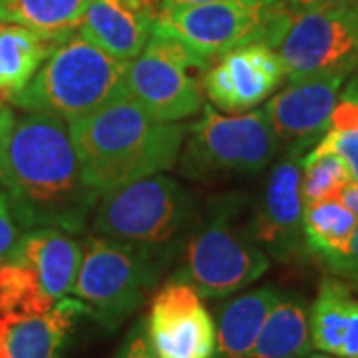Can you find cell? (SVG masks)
I'll list each match as a JSON object with an SVG mask.
<instances>
[{"label":"cell","instance_id":"obj_1","mask_svg":"<svg viewBox=\"0 0 358 358\" xmlns=\"http://www.w3.org/2000/svg\"><path fill=\"white\" fill-rule=\"evenodd\" d=\"M0 189L24 229L56 227L70 235L88 229L102 197L82 178L64 122L28 112L14 122Z\"/></svg>","mask_w":358,"mask_h":358},{"label":"cell","instance_id":"obj_2","mask_svg":"<svg viewBox=\"0 0 358 358\" xmlns=\"http://www.w3.org/2000/svg\"><path fill=\"white\" fill-rule=\"evenodd\" d=\"M82 178L100 195L164 173L178 164L189 126L159 122L124 88L96 112L68 126Z\"/></svg>","mask_w":358,"mask_h":358},{"label":"cell","instance_id":"obj_3","mask_svg":"<svg viewBox=\"0 0 358 358\" xmlns=\"http://www.w3.org/2000/svg\"><path fill=\"white\" fill-rule=\"evenodd\" d=\"M249 207L239 193L213 197L195 221L171 279L192 285L201 299H225L259 281L271 261L251 235Z\"/></svg>","mask_w":358,"mask_h":358},{"label":"cell","instance_id":"obj_4","mask_svg":"<svg viewBox=\"0 0 358 358\" xmlns=\"http://www.w3.org/2000/svg\"><path fill=\"white\" fill-rule=\"evenodd\" d=\"M197 217L199 205L193 193L178 179L157 173L103 193L88 229L143 249L167 267L179 257Z\"/></svg>","mask_w":358,"mask_h":358},{"label":"cell","instance_id":"obj_5","mask_svg":"<svg viewBox=\"0 0 358 358\" xmlns=\"http://www.w3.org/2000/svg\"><path fill=\"white\" fill-rule=\"evenodd\" d=\"M129 62H122L80 34L60 42L10 103L28 114L62 120L86 117L122 90Z\"/></svg>","mask_w":358,"mask_h":358},{"label":"cell","instance_id":"obj_6","mask_svg":"<svg viewBox=\"0 0 358 358\" xmlns=\"http://www.w3.org/2000/svg\"><path fill=\"white\" fill-rule=\"evenodd\" d=\"M293 14L282 0H217L207 4H164L154 20L181 40L201 60L213 66L219 58L247 44L279 42Z\"/></svg>","mask_w":358,"mask_h":358},{"label":"cell","instance_id":"obj_7","mask_svg":"<svg viewBox=\"0 0 358 358\" xmlns=\"http://www.w3.org/2000/svg\"><path fill=\"white\" fill-rule=\"evenodd\" d=\"M164 271L166 265L143 249L88 235L82 241V265L70 294L86 315L115 331L141 307Z\"/></svg>","mask_w":358,"mask_h":358},{"label":"cell","instance_id":"obj_8","mask_svg":"<svg viewBox=\"0 0 358 358\" xmlns=\"http://www.w3.org/2000/svg\"><path fill=\"white\" fill-rule=\"evenodd\" d=\"M279 148L265 110L223 115L205 106L199 122L187 129L178 169L189 179L257 176L271 166Z\"/></svg>","mask_w":358,"mask_h":358},{"label":"cell","instance_id":"obj_9","mask_svg":"<svg viewBox=\"0 0 358 358\" xmlns=\"http://www.w3.org/2000/svg\"><path fill=\"white\" fill-rule=\"evenodd\" d=\"M209 68L181 40L154 26L143 52L128 64L122 88L155 120L179 122L205 108L197 74Z\"/></svg>","mask_w":358,"mask_h":358},{"label":"cell","instance_id":"obj_10","mask_svg":"<svg viewBox=\"0 0 358 358\" xmlns=\"http://www.w3.org/2000/svg\"><path fill=\"white\" fill-rule=\"evenodd\" d=\"M273 50L289 82L358 72V16L352 6L293 14Z\"/></svg>","mask_w":358,"mask_h":358},{"label":"cell","instance_id":"obj_11","mask_svg":"<svg viewBox=\"0 0 358 358\" xmlns=\"http://www.w3.org/2000/svg\"><path fill=\"white\" fill-rule=\"evenodd\" d=\"M143 322L157 358H215V320L187 282L169 279L154 294Z\"/></svg>","mask_w":358,"mask_h":358},{"label":"cell","instance_id":"obj_12","mask_svg":"<svg viewBox=\"0 0 358 358\" xmlns=\"http://www.w3.org/2000/svg\"><path fill=\"white\" fill-rule=\"evenodd\" d=\"M287 78L279 54L263 42L247 44L219 58L201 78L213 108L241 115L263 103Z\"/></svg>","mask_w":358,"mask_h":358},{"label":"cell","instance_id":"obj_13","mask_svg":"<svg viewBox=\"0 0 358 358\" xmlns=\"http://www.w3.org/2000/svg\"><path fill=\"white\" fill-rule=\"evenodd\" d=\"M346 74H324L294 80L265 106L279 145L289 154L303 155L313 150L331 129L333 114Z\"/></svg>","mask_w":358,"mask_h":358},{"label":"cell","instance_id":"obj_14","mask_svg":"<svg viewBox=\"0 0 358 358\" xmlns=\"http://www.w3.org/2000/svg\"><path fill=\"white\" fill-rule=\"evenodd\" d=\"M301 157L285 154L268 173L257 205L251 209V235L257 245L279 261L299 255L303 237V195H301Z\"/></svg>","mask_w":358,"mask_h":358},{"label":"cell","instance_id":"obj_15","mask_svg":"<svg viewBox=\"0 0 358 358\" xmlns=\"http://www.w3.org/2000/svg\"><path fill=\"white\" fill-rule=\"evenodd\" d=\"M164 0H92L80 20L78 34L122 62L138 58Z\"/></svg>","mask_w":358,"mask_h":358},{"label":"cell","instance_id":"obj_16","mask_svg":"<svg viewBox=\"0 0 358 358\" xmlns=\"http://www.w3.org/2000/svg\"><path fill=\"white\" fill-rule=\"evenodd\" d=\"M80 315L86 308L76 299H60L42 315H0V358H60Z\"/></svg>","mask_w":358,"mask_h":358},{"label":"cell","instance_id":"obj_17","mask_svg":"<svg viewBox=\"0 0 358 358\" xmlns=\"http://www.w3.org/2000/svg\"><path fill=\"white\" fill-rule=\"evenodd\" d=\"M10 263L32 268L44 293L58 303L72 293L82 265V243L56 227H32L24 231Z\"/></svg>","mask_w":358,"mask_h":358},{"label":"cell","instance_id":"obj_18","mask_svg":"<svg viewBox=\"0 0 358 358\" xmlns=\"http://www.w3.org/2000/svg\"><path fill=\"white\" fill-rule=\"evenodd\" d=\"M308 320L313 348L331 357L358 358V294L350 282L324 277Z\"/></svg>","mask_w":358,"mask_h":358},{"label":"cell","instance_id":"obj_19","mask_svg":"<svg viewBox=\"0 0 358 358\" xmlns=\"http://www.w3.org/2000/svg\"><path fill=\"white\" fill-rule=\"evenodd\" d=\"M281 294V289L263 285L221 303L215 315V358L249 357L271 308L275 307Z\"/></svg>","mask_w":358,"mask_h":358},{"label":"cell","instance_id":"obj_20","mask_svg":"<svg viewBox=\"0 0 358 358\" xmlns=\"http://www.w3.org/2000/svg\"><path fill=\"white\" fill-rule=\"evenodd\" d=\"M308 315L303 296L282 291L247 358H307L313 350Z\"/></svg>","mask_w":358,"mask_h":358},{"label":"cell","instance_id":"obj_21","mask_svg":"<svg viewBox=\"0 0 358 358\" xmlns=\"http://www.w3.org/2000/svg\"><path fill=\"white\" fill-rule=\"evenodd\" d=\"M58 44L24 26L0 24V100L10 103Z\"/></svg>","mask_w":358,"mask_h":358},{"label":"cell","instance_id":"obj_22","mask_svg":"<svg viewBox=\"0 0 358 358\" xmlns=\"http://www.w3.org/2000/svg\"><path fill=\"white\" fill-rule=\"evenodd\" d=\"M92 0H0V22L18 24L64 42L78 30Z\"/></svg>","mask_w":358,"mask_h":358},{"label":"cell","instance_id":"obj_23","mask_svg":"<svg viewBox=\"0 0 358 358\" xmlns=\"http://www.w3.org/2000/svg\"><path fill=\"white\" fill-rule=\"evenodd\" d=\"M358 217L352 215L338 199L305 205L303 237L307 249L324 263L345 253L355 233Z\"/></svg>","mask_w":358,"mask_h":358},{"label":"cell","instance_id":"obj_24","mask_svg":"<svg viewBox=\"0 0 358 358\" xmlns=\"http://www.w3.org/2000/svg\"><path fill=\"white\" fill-rule=\"evenodd\" d=\"M301 195L305 205L336 199L345 183L352 179L345 159L320 143L301 157Z\"/></svg>","mask_w":358,"mask_h":358},{"label":"cell","instance_id":"obj_25","mask_svg":"<svg viewBox=\"0 0 358 358\" xmlns=\"http://www.w3.org/2000/svg\"><path fill=\"white\" fill-rule=\"evenodd\" d=\"M54 305L56 301L44 293L32 268L20 263H4L0 267V315H42Z\"/></svg>","mask_w":358,"mask_h":358},{"label":"cell","instance_id":"obj_26","mask_svg":"<svg viewBox=\"0 0 358 358\" xmlns=\"http://www.w3.org/2000/svg\"><path fill=\"white\" fill-rule=\"evenodd\" d=\"M24 231L22 223L14 215L13 207L6 199V193L0 189V263L13 261Z\"/></svg>","mask_w":358,"mask_h":358},{"label":"cell","instance_id":"obj_27","mask_svg":"<svg viewBox=\"0 0 358 358\" xmlns=\"http://www.w3.org/2000/svg\"><path fill=\"white\" fill-rule=\"evenodd\" d=\"M320 145H324L327 150H331L334 154H338L345 164L350 169L352 179L358 181V136L355 134H338L329 129L319 140Z\"/></svg>","mask_w":358,"mask_h":358},{"label":"cell","instance_id":"obj_28","mask_svg":"<svg viewBox=\"0 0 358 358\" xmlns=\"http://www.w3.org/2000/svg\"><path fill=\"white\" fill-rule=\"evenodd\" d=\"M322 265L329 268L334 277L358 285V223L357 227H355L352 237H350V241H348V247H346L345 253L324 261Z\"/></svg>","mask_w":358,"mask_h":358},{"label":"cell","instance_id":"obj_29","mask_svg":"<svg viewBox=\"0 0 358 358\" xmlns=\"http://www.w3.org/2000/svg\"><path fill=\"white\" fill-rule=\"evenodd\" d=\"M114 358H157L152 350V345L145 334V322L140 320L129 334L126 336L124 345L115 352Z\"/></svg>","mask_w":358,"mask_h":358},{"label":"cell","instance_id":"obj_30","mask_svg":"<svg viewBox=\"0 0 358 358\" xmlns=\"http://www.w3.org/2000/svg\"><path fill=\"white\" fill-rule=\"evenodd\" d=\"M14 122H16L14 110L8 106V102L0 100V169H2V164H4V155H6L8 141H10Z\"/></svg>","mask_w":358,"mask_h":358},{"label":"cell","instance_id":"obj_31","mask_svg":"<svg viewBox=\"0 0 358 358\" xmlns=\"http://www.w3.org/2000/svg\"><path fill=\"white\" fill-rule=\"evenodd\" d=\"M291 13H307L320 8H336V6H352L355 0H282Z\"/></svg>","mask_w":358,"mask_h":358},{"label":"cell","instance_id":"obj_32","mask_svg":"<svg viewBox=\"0 0 358 358\" xmlns=\"http://www.w3.org/2000/svg\"><path fill=\"white\" fill-rule=\"evenodd\" d=\"M341 203L345 205L346 209L357 215L358 217V181L357 179H350L348 183H345V187L341 189L338 197H336Z\"/></svg>","mask_w":358,"mask_h":358},{"label":"cell","instance_id":"obj_33","mask_svg":"<svg viewBox=\"0 0 358 358\" xmlns=\"http://www.w3.org/2000/svg\"><path fill=\"white\" fill-rule=\"evenodd\" d=\"M217 0H164V4H178V6H189V4H207Z\"/></svg>","mask_w":358,"mask_h":358},{"label":"cell","instance_id":"obj_34","mask_svg":"<svg viewBox=\"0 0 358 358\" xmlns=\"http://www.w3.org/2000/svg\"><path fill=\"white\" fill-rule=\"evenodd\" d=\"M307 358H338V357H331V355H322V352H320V355H308Z\"/></svg>","mask_w":358,"mask_h":358},{"label":"cell","instance_id":"obj_35","mask_svg":"<svg viewBox=\"0 0 358 358\" xmlns=\"http://www.w3.org/2000/svg\"><path fill=\"white\" fill-rule=\"evenodd\" d=\"M350 84H352V86H355V90H357V92H358V76H357V74L352 76V80H350Z\"/></svg>","mask_w":358,"mask_h":358},{"label":"cell","instance_id":"obj_36","mask_svg":"<svg viewBox=\"0 0 358 358\" xmlns=\"http://www.w3.org/2000/svg\"><path fill=\"white\" fill-rule=\"evenodd\" d=\"M352 8H355V13H357V16H358V0H355V4H352Z\"/></svg>","mask_w":358,"mask_h":358}]
</instances>
